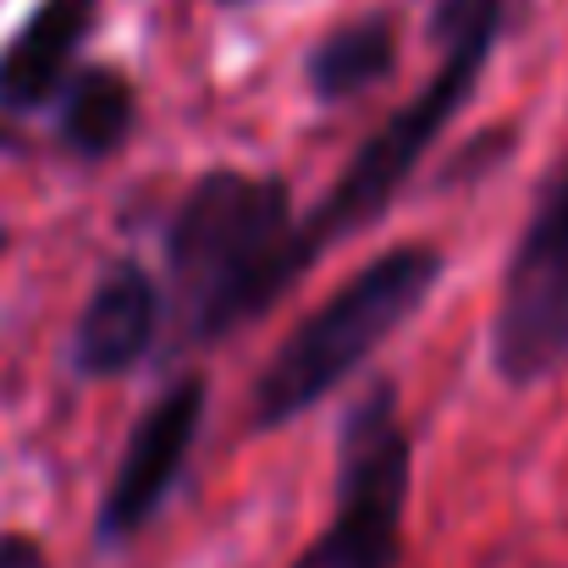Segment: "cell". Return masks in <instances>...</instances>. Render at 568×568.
I'll use <instances>...</instances> for the list:
<instances>
[{"label": "cell", "instance_id": "6da1fadb", "mask_svg": "<svg viewBox=\"0 0 568 568\" xmlns=\"http://www.w3.org/2000/svg\"><path fill=\"white\" fill-rule=\"evenodd\" d=\"M503 17H508V0H436V11H430L436 72L425 78V89L408 105H397L354 150V161L337 172L326 199L304 221H293V237H287L293 282L304 271H315V260L332 243L359 237L365 226H376L381 215L397 204V193L408 189V178L419 172L425 150L453 128V116L480 89V78L491 67V50L503 39Z\"/></svg>", "mask_w": 568, "mask_h": 568}, {"label": "cell", "instance_id": "7a4b0ae2", "mask_svg": "<svg viewBox=\"0 0 568 568\" xmlns=\"http://www.w3.org/2000/svg\"><path fill=\"white\" fill-rule=\"evenodd\" d=\"M293 193L282 178L215 166L193 178L166 221V271L183 310V337L215 343L260 321L287 287Z\"/></svg>", "mask_w": 568, "mask_h": 568}, {"label": "cell", "instance_id": "3957f363", "mask_svg": "<svg viewBox=\"0 0 568 568\" xmlns=\"http://www.w3.org/2000/svg\"><path fill=\"white\" fill-rule=\"evenodd\" d=\"M447 260L436 243H397L365 260L332 298H321L265 359L248 392V430H282L315 403H326L386 337L408 326L436 293Z\"/></svg>", "mask_w": 568, "mask_h": 568}, {"label": "cell", "instance_id": "277c9868", "mask_svg": "<svg viewBox=\"0 0 568 568\" xmlns=\"http://www.w3.org/2000/svg\"><path fill=\"white\" fill-rule=\"evenodd\" d=\"M408 486H414V442L397 414V381L381 376L359 392V403L337 430L332 519L293 558V568H397Z\"/></svg>", "mask_w": 568, "mask_h": 568}, {"label": "cell", "instance_id": "5b68a950", "mask_svg": "<svg viewBox=\"0 0 568 568\" xmlns=\"http://www.w3.org/2000/svg\"><path fill=\"white\" fill-rule=\"evenodd\" d=\"M491 371L503 386H541L568 371V155L508 254L491 310Z\"/></svg>", "mask_w": 568, "mask_h": 568}, {"label": "cell", "instance_id": "8992f818", "mask_svg": "<svg viewBox=\"0 0 568 568\" xmlns=\"http://www.w3.org/2000/svg\"><path fill=\"white\" fill-rule=\"evenodd\" d=\"M204 403H210V381L178 376L139 414V425L128 430V447H122V458L105 480V497L94 508V541L100 547L139 541L155 525V514L172 503V491H178V480L193 458L199 425H204Z\"/></svg>", "mask_w": 568, "mask_h": 568}, {"label": "cell", "instance_id": "52a82bcc", "mask_svg": "<svg viewBox=\"0 0 568 568\" xmlns=\"http://www.w3.org/2000/svg\"><path fill=\"white\" fill-rule=\"evenodd\" d=\"M161 337V287L139 260L105 265L78 326H72V371L89 381H116L139 371Z\"/></svg>", "mask_w": 568, "mask_h": 568}, {"label": "cell", "instance_id": "ba28073f", "mask_svg": "<svg viewBox=\"0 0 568 568\" xmlns=\"http://www.w3.org/2000/svg\"><path fill=\"white\" fill-rule=\"evenodd\" d=\"M94 33V0H39L33 17L0 50V111H39L78 72V50Z\"/></svg>", "mask_w": 568, "mask_h": 568}, {"label": "cell", "instance_id": "9c48e42d", "mask_svg": "<svg viewBox=\"0 0 568 568\" xmlns=\"http://www.w3.org/2000/svg\"><path fill=\"white\" fill-rule=\"evenodd\" d=\"M55 139L78 161L116 155L139 128V89L116 67H78L55 94Z\"/></svg>", "mask_w": 568, "mask_h": 568}, {"label": "cell", "instance_id": "30bf717a", "mask_svg": "<svg viewBox=\"0 0 568 568\" xmlns=\"http://www.w3.org/2000/svg\"><path fill=\"white\" fill-rule=\"evenodd\" d=\"M392 67H397V17L392 11H365V17L332 28L310 50L304 78H310L315 100L337 105V100H359L365 89L386 83Z\"/></svg>", "mask_w": 568, "mask_h": 568}, {"label": "cell", "instance_id": "8fae6325", "mask_svg": "<svg viewBox=\"0 0 568 568\" xmlns=\"http://www.w3.org/2000/svg\"><path fill=\"white\" fill-rule=\"evenodd\" d=\"M0 568H50V552L28 530H0Z\"/></svg>", "mask_w": 568, "mask_h": 568}, {"label": "cell", "instance_id": "7c38bea8", "mask_svg": "<svg viewBox=\"0 0 568 568\" xmlns=\"http://www.w3.org/2000/svg\"><path fill=\"white\" fill-rule=\"evenodd\" d=\"M11 144H17V139H11V128H0V155H6Z\"/></svg>", "mask_w": 568, "mask_h": 568}, {"label": "cell", "instance_id": "4fadbf2b", "mask_svg": "<svg viewBox=\"0 0 568 568\" xmlns=\"http://www.w3.org/2000/svg\"><path fill=\"white\" fill-rule=\"evenodd\" d=\"M221 6H248V0H221Z\"/></svg>", "mask_w": 568, "mask_h": 568}]
</instances>
